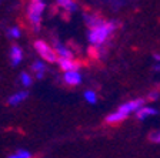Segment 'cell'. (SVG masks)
<instances>
[{
  "mask_svg": "<svg viewBox=\"0 0 160 158\" xmlns=\"http://www.w3.org/2000/svg\"><path fill=\"white\" fill-rule=\"evenodd\" d=\"M59 66L64 71H72V70L79 69V63H76L74 60H67V59H59Z\"/></svg>",
  "mask_w": 160,
  "mask_h": 158,
  "instance_id": "obj_9",
  "label": "cell"
},
{
  "mask_svg": "<svg viewBox=\"0 0 160 158\" xmlns=\"http://www.w3.org/2000/svg\"><path fill=\"white\" fill-rule=\"evenodd\" d=\"M9 37L10 39H19L20 37V30L17 27H12L9 30Z\"/></svg>",
  "mask_w": 160,
  "mask_h": 158,
  "instance_id": "obj_16",
  "label": "cell"
},
{
  "mask_svg": "<svg viewBox=\"0 0 160 158\" xmlns=\"http://www.w3.org/2000/svg\"><path fill=\"white\" fill-rule=\"evenodd\" d=\"M32 69H33L34 74H36L37 79H43L44 76V73H46V66H44V63L42 61H34L33 63V66H32Z\"/></svg>",
  "mask_w": 160,
  "mask_h": 158,
  "instance_id": "obj_11",
  "label": "cell"
},
{
  "mask_svg": "<svg viewBox=\"0 0 160 158\" xmlns=\"http://www.w3.org/2000/svg\"><path fill=\"white\" fill-rule=\"evenodd\" d=\"M157 114V111L153 107H147V105H142L139 110L136 111V117L139 120H146L147 117H152V115Z\"/></svg>",
  "mask_w": 160,
  "mask_h": 158,
  "instance_id": "obj_7",
  "label": "cell"
},
{
  "mask_svg": "<svg viewBox=\"0 0 160 158\" xmlns=\"http://www.w3.org/2000/svg\"><path fill=\"white\" fill-rule=\"evenodd\" d=\"M149 138H150V141H153L154 144H157V142L160 141V132L159 131H152L149 134Z\"/></svg>",
  "mask_w": 160,
  "mask_h": 158,
  "instance_id": "obj_17",
  "label": "cell"
},
{
  "mask_svg": "<svg viewBox=\"0 0 160 158\" xmlns=\"http://www.w3.org/2000/svg\"><path fill=\"white\" fill-rule=\"evenodd\" d=\"M34 49H36V51L39 53V56L42 57L43 60H46V61L54 63L57 60V56H56V53H54V49H52L47 43H44L43 40H37L36 43H34Z\"/></svg>",
  "mask_w": 160,
  "mask_h": 158,
  "instance_id": "obj_3",
  "label": "cell"
},
{
  "mask_svg": "<svg viewBox=\"0 0 160 158\" xmlns=\"http://www.w3.org/2000/svg\"><path fill=\"white\" fill-rule=\"evenodd\" d=\"M117 24L114 22H102L97 26L92 27L89 33V41L93 46H102V44L112 36L114 30H116Z\"/></svg>",
  "mask_w": 160,
  "mask_h": 158,
  "instance_id": "obj_1",
  "label": "cell"
},
{
  "mask_svg": "<svg viewBox=\"0 0 160 158\" xmlns=\"http://www.w3.org/2000/svg\"><path fill=\"white\" fill-rule=\"evenodd\" d=\"M56 56H59V59H67V60H73V53L70 51L67 47H64L63 44L57 43L56 49H54Z\"/></svg>",
  "mask_w": 160,
  "mask_h": 158,
  "instance_id": "obj_8",
  "label": "cell"
},
{
  "mask_svg": "<svg viewBox=\"0 0 160 158\" xmlns=\"http://www.w3.org/2000/svg\"><path fill=\"white\" fill-rule=\"evenodd\" d=\"M64 83L69 86H79L82 83V74L79 73V70H72V71H64Z\"/></svg>",
  "mask_w": 160,
  "mask_h": 158,
  "instance_id": "obj_5",
  "label": "cell"
},
{
  "mask_svg": "<svg viewBox=\"0 0 160 158\" xmlns=\"http://www.w3.org/2000/svg\"><path fill=\"white\" fill-rule=\"evenodd\" d=\"M143 104H144V100H142V98L132 100V101H127V103L120 105L119 108H117V113H119L120 115H123L124 118H127L132 113H136Z\"/></svg>",
  "mask_w": 160,
  "mask_h": 158,
  "instance_id": "obj_4",
  "label": "cell"
},
{
  "mask_svg": "<svg viewBox=\"0 0 160 158\" xmlns=\"http://www.w3.org/2000/svg\"><path fill=\"white\" fill-rule=\"evenodd\" d=\"M32 2H43V0H32Z\"/></svg>",
  "mask_w": 160,
  "mask_h": 158,
  "instance_id": "obj_19",
  "label": "cell"
},
{
  "mask_svg": "<svg viewBox=\"0 0 160 158\" xmlns=\"http://www.w3.org/2000/svg\"><path fill=\"white\" fill-rule=\"evenodd\" d=\"M57 4L62 9L67 10V12H76V9H77V4L74 3L73 0H57Z\"/></svg>",
  "mask_w": 160,
  "mask_h": 158,
  "instance_id": "obj_12",
  "label": "cell"
},
{
  "mask_svg": "<svg viewBox=\"0 0 160 158\" xmlns=\"http://www.w3.org/2000/svg\"><path fill=\"white\" fill-rule=\"evenodd\" d=\"M44 9H46L44 2H32V4L29 6L27 17H29L30 23H32V26H33V29L36 31H39L40 29V22H42V16H43Z\"/></svg>",
  "mask_w": 160,
  "mask_h": 158,
  "instance_id": "obj_2",
  "label": "cell"
},
{
  "mask_svg": "<svg viewBox=\"0 0 160 158\" xmlns=\"http://www.w3.org/2000/svg\"><path fill=\"white\" fill-rule=\"evenodd\" d=\"M9 158H32V154L26 150H17L14 154H12Z\"/></svg>",
  "mask_w": 160,
  "mask_h": 158,
  "instance_id": "obj_14",
  "label": "cell"
},
{
  "mask_svg": "<svg viewBox=\"0 0 160 158\" xmlns=\"http://www.w3.org/2000/svg\"><path fill=\"white\" fill-rule=\"evenodd\" d=\"M149 98L152 100V101H157V98H159V93L157 91H153L149 94Z\"/></svg>",
  "mask_w": 160,
  "mask_h": 158,
  "instance_id": "obj_18",
  "label": "cell"
},
{
  "mask_svg": "<svg viewBox=\"0 0 160 158\" xmlns=\"http://www.w3.org/2000/svg\"><path fill=\"white\" fill-rule=\"evenodd\" d=\"M27 97H29V93L27 91H17V93H14V94H12V96L9 97V104L10 105H17V104H20V103H23Z\"/></svg>",
  "mask_w": 160,
  "mask_h": 158,
  "instance_id": "obj_10",
  "label": "cell"
},
{
  "mask_svg": "<svg viewBox=\"0 0 160 158\" xmlns=\"http://www.w3.org/2000/svg\"><path fill=\"white\" fill-rule=\"evenodd\" d=\"M20 81H22V84H23L24 87H30L33 80H32L30 74H27V73H22V74H20Z\"/></svg>",
  "mask_w": 160,
  "mask_h": 158,
  "instance_id": "obj_15",
  "label": "cell"
},
{
  "mask_svg": "<svg viewBox=\"0 0 160 158\" xmlns=\"http://www.w3.org/2000/svg\"><path fill=\"white\" fill-rule=\"evenodd\" d=\"M83 97L87 103H90V104H96V101H97V94L94 90H86Z\"/></svg>",
  "mask_w": 160,
  "mask_h": 158,
  "instance_id": "obj_13",
  "label": "cell"
},
{
  "mask_svg": "<svg viewBox=\"0 0 160 158\" xmlns=\"http://www.w3.org/2000/svg\"><path fill=\"white\" fill-rule=\"evenodd\" d=\"M22 60H23V50L20 49L19 46H12V49H10V61H12V64L13 66H19L20 63H22Z\"/></svg>",
  "mask_w": 160,
  "mask_h": 158,
  "instance_id": "obj_6",
  "label": "cell"
}]
</instances>
